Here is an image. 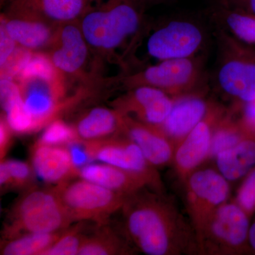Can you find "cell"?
I'll return each instance as SVG.
<instances>
[{"instance_id":"6da1fadb","label":"cell","mask_w":255,"mask_h":255,"mask_svg":"<svg viewBox=\"0 0 255 255\" xmlns=\"http://www.w3.org/2000/svg\"><path fill=\"white\" fill-rule=\"evenodd\" d=\"M121 211L128 239L144 254H199L190 220L164 193L144 188L128 196Z\"/></svg>"},{"instance_id":"7a4b0ae2","label":"cell","mask_w":255,"mask_h":255,"mask_svg":"<svg viewBox=\"0 0 255 255\" xmlns=\"http://www.w3.org/2000/svg\"><path fill=\"white\" fill-rule=\"evenodd\" d=\"M140 0H97L80 20L92 55L120 64L118 50L136 41L145 24Z\"/></svg>"},{"instance_id":"3957f363","label":"cell","mask_w":255,"mask_h":255,"mask_svg":"<svg viewBox=\"0 0 255 255\" xmlns=\"http://www.w3.org/2000/svg\"><path fill=\"white\" fill-rule=\"evenodd\" d=\"M65 78L46 54L30 57L18 75L23 107L33 120L34 132L57 119L60 112L74 102L73 99L63 101Z\"/></svg>"},{"instance_id":"277c9868","label":"cell","mask_w":255,"mask_h":255,"mask_svg":"<svg viewBox=\"0 0 255 255\" xmlns=\"http://www.w3.org/2000/svg\"><path fill=\"white\" fill-rule=\"evenodd\" d=\"M214 82L238 107L255 100V48L218 28Z\"/></svg>"},{"instance_id":"5b68a950","label":"cell","mask_w":255,"mask_h":255,"mask_svg":"<svg viewBox=\"0 0 255 255\" xmlns=\"http://www.w3.org/2000/svg\"><path fill=\"white\" fill-rule=\"evenodd\" d=\"M71 223L54 188L31 189L15 204L4 237L9 240L26 233H56Z\"/></svg>"},{"instance_id":"8992f818","label":"cell","mask_w":255,"mask_h":255,"mask_svg":"<svg viewBox=\"0 0 255 255\" xmlns=\"http://www.w3.org/2000/svg\"><path fill=\"white\" fill-rule=\"evenodd\" d=\"M204 65L200 55L162 60L135 73L114 78L112 81L127 91L137 87H152L177 97L205 87Z\"/></svg>"},{"instance_id":"52a82bcc","label":"cell","mask_w":255,"mask_h":255,"mask_svg":"<svg viewBox=\"0 0 255 255\" xmlns=\"http://www.w3.org/2000/svg\"><path fill=\"white\" fill-rule=\"evenodd\" d=\"M75 178L53 187L72 222L90 221L97 226H105L123 208L128 196Z\"/></svg>"},{"instance_id":"ba28073f","label":"cell","mask_w":255,"mask_h":255,"mask_svg":"<svg viewBox=\"0 0 255 255\" xmlns=\"http://www.w3.org/2000/svg\"><path fill=\"white\" fill-rule=\"evenodd\" d=\"M251 217L235 201L214 211L196 235L199 254L239 255L252 253L248 236Z\"/></svg>"},{"instance_id":"9c48e42d","label":"cell","mask_w":255,"mask_h":255,"mask_svg":"<svg viewBox=\"0 0 255 255\" xmlns=\"http://www.w3.org/2000/svg\"><path fill=\"white\" fill-rule=\"evenodd\" d=\"M84 141V140H83ZM92 161L124 169L141 177L149 189L164 193L157 168L146 159L140 147L122 134L95 141H84Z\"/></svg>"},{"instance_id":"30bf717a","label":"cell","mask_w":255,"mask_h":255,"mask_svg":"<svg viewBox=\"0 0 255 255\" xmlns=\"http://www.w3.org/2000/svg\"><path fill=\"white\" fill-rule=\"evenodd\" d=\"M187 214L196 235L220 206L227 202L229 182L219 171L197 169L184 182Z\"/></svg>"},{"instance_id":"8fae6325","label":"cell","mask_w":255,"mask_h":255,"mask_svg":"<svg viewBox=\"0 0 255 255\" xmlns=\"http://www.w3.org/2000/svg\"><path fill=\"white\" fill-rule=\"evenodd\" d=\"M205 30L195 21L174 19L159 26L147 40V53L162 61L197 56L205 46Z\"/></svg>"},{"instance_id":"7c38bea8","label":"cell","mask_w":255,"mask_h":255,"mask_svg":"<svg viewBox=\"0 0 255 255\" xmlns=\"http://www.w3.org/2000/svg\"><path fill=\"white\" fill-rule=\"evenodd\" d=\"M227 111L222 105L211 101L204 118L176 147L172 164L182 182L209 159L215 128Z\"/></svg>"},{"instance_id":"4fadbf2b","label":"cell","mask_w":255,"mask_h":255,"mask_svg":"<svg viewBox=\"0 0 255 255\" xmlns=\"http://www.w3.org/2000/svg\"><path fill=\"white\" fill-rule=\"evenodd\" d=\"M46 49L50 63L63 76L85 78V68L92 53L80 21L58 25Z\"/></svg>"},{"instance_id":"5bb4252c","label":"cell","mask_w":255,"mask_h":255,"mask_svg":"<svg viewBox=\"0 0 255 255\" xmlns=\"http://www.w3.org/2000/svg\"><path fill=\"white\" fill-rule=\"evenodd\" d=\"M173 103V97L162 90L141 86L127 90L112 102V107L123 115L157 127L163 123Z\"/></svg>"},{"instance_id":"9a60e30c","label":"cell","mask_w":255,"mask_h":255,"mask_svg":"<svg viewBox=\"0 0 255 255\" xmlns=\"http://www.w3.org/2000/svg\"><path fill=\"white\" fill-rule=\"evenodd\" d=\"M206 88L174 97V103L164 122L157 126L177 147L205 117L211 101L206 97ZM155 127V126H154Z\"/></svg>"},{"instance_id":"2e32d148","label":"cell","mask_w":255,"mask_h":255,"mask_svg":"<svg viewBox=\"0 0 255 255\" xmlns=\"http://www.w3.org/2000/svg\"><path fill=\"white\" fill-rule=\"evenodd\" d=\"M97 0H13L4 14L38 18L55 25L80 21Z\"/></svg>"},{"instance_id":"e0dca14e","label":"cell","mask_w":255,"mask_h":255,"mask_svg":"<svg viewBox=\"0 0 255 255\" xmlns=\"http://www.w3.org/2000/svg\"><path fill=\"white\" fill-rule=\"evenodd\" d=\"M121 134L135 142L146 159L157 168L172 164L175 145L158 128L124 115Z\"/></svg>"},{"instance_id":"ac0fdd59","label":"cell","mask_w":255,"mask_h":255,"mask_svg":"<svg viewBox=\"0 0 255 255\" xmlns=\"http://www.w3.org/2000/svg\"><path fill=\"white\" fill-rule=\"evenodd\" d=\"M31 167L38 179L58 184L78 177V170L67 146L45 145L36 142L31 148Z\"/></svg>"},{"instance_id":"d6986e66","label":"cell","mask_w":255,"mask_h":255,"mask_svg":"<svg viewBox=\"0 0 255 255\" xmlns=\"http://www.w3.org/2000/svg\"><path fill=\"white\" fill-rule=\"evenodd\" d=\"M1 23L18 46L27 50L48 48L58 26L38 18L4 13L1 14Z\"/></svg>"},{"instance_id":"ffe728a7","label":"cell","mask_w":255,"mask_h":255,"mask_svg":"<svg viewBox=\"0 0 255 255\" xmlns=\"http://www.w3.org/2000/svg\"><path fill=\"white\" fill-rule=\"evenodd\" d=\"M78 177L127 196L149 188L139 176L100 162H92L82 167L78 170Z\"/></svg>"},{"instance_id":"44dd1931","label":"cell","mask_w":255,"mask_h":255,"mask_svg":"<svg viewBox=\"0 0 255 255\" xmlns=\"http://www.w3.org/2000/svg\"><path fill=\"white\" fill-rule=\"evenodd\" d=\"M123 118L113 107H94L82 114L74 128L80 140L95 141L121 134Z\"/></svg>"},{"instance_id":"7402d4cb","label":"cell","mask_w":255,"mask_h":255,"mask_svg":"<svg viewBox=\"0 0 255 255\" xmlns=\"http://www.w3.org/2000/svg\"><path fill=\"white\" fill-rule=\"evenodd\" d=\"M214 159L218 171L228 182L244 178L255 167V135L249 134Z\"/></svg>"},{"instance_id":"603a6c76","label":"cell","mask_w":255,"mask_h":255,"mask_svg":"<svg viewBox=\"0 0 255 255\" xmlns=\"http://www.w3.org/2000/svg\"><path fill=\"white\" fill-rule=\"evenodd\" d=\"M87 236L78 255H130L134 250L128 240L105 226Z\"/></svg>"},{"instance_id":"cb8c5ba5","label":"cell","mask_w":255,"mask_h":255,"mask_svg":"<svg viewBox=\"0 0 255 255\" xmlns=\"http://www.w3.org/2000/svg\"><path fill=\"white\" fill-rule=\"evenodd\" d=\"M213 16L220 28L246 44L255 45V14L219 6Z\"/></svg>"},{"instance_id":"d4e9b609","label":"cell","mask_w":255,"mask_h":255,"mask_svg":"<svg viewBox=\"0 0 255 255\" xmlns=\"http://www.w3.org/2000/svg\"><path fill=\"white\" fill-rule=\"evenodd\" d=\"M64 231L51 233H26L6 240L1 246L3 255H43Z\"/></svg>"},{"instance_id":"484cf974","label":"cell","mask_w":255,"mask_h":255,"mask_svg":"<svg viewBox=\"0 0 255 255\" xmlns=\"http://www.w3.org/2000/svg\"><path fill=\"white\" fill-rule=\"evenodd\" d=\"M233 113L228 110L215 128L209 159H214L220 152L236 145L251 134L243 129Z\"/></svg>"},{"instance_id":"4316f807","label":"cell","mask_w":255,"mask_h":255,"mask_svg":"<svg viewBox=\"0 0 255 255\" xmlns=\"http://www.w3.org/2000/svg\"><path fill=\"white\" fill-rule=\"evenodd\" d=\"M81 223L70 229L67 228L43 255H78L87 237L82 233Z\"/></svg>"},{"instance_id":"83f0119b","label":"cell","mask_w":255,"mask_h":255,"mask_svg":"<svg viewBox=\"0 0 255 255\" xmlns=\"http://www.w3.org/2000/svg\"><path fill=\"white\" fill-rule=\"evenodd\" d=\"M78 139L75 128L57 119L45 127L37 142L48 145L67 146Z\"/></svg>"},{"instance_id":"f1b7e54d","label":"cell","mask_w":255,"mask_h":255,"mask_svg":"<svg viewBox=\"0 0 255 255\" xmlns=\"http://www.w3.org/2000/svg\"><path fill=\"white\" fill-rule=\"evenodd\" d=\"M234 201L250 217L255 214V167L244 177Z\"/></svg>"},{"instance_id":"f546056e","label":"cell","mask_w":255,"mask_h":255,"mask_svg":"<svg viewBox=\"0 0 255 255\" xmlns=\"http://www.w3.org/2000/svg\"><path fill=\"white\" fill-rule=\"evenodd\" d=\"M11 177V187L22 189L31 184L33 172L27 162L14 159H5Z\"/></svg>"},{"instance_id":"4dcf8cb0","label":"cell","mask_w":255,"mask_h":255,"mask_svg":"<svg viewBox=\"0 0 255 255\" xmlns=\"http://www.w3.org/2000/svg\"><path fill=\"white\" fill-rule=\"evenodd\" d=\"M67 147L70 151L74 166L78 170L86 164L93 162L83 140L78 139L70 142Z\"/></svg>"},{"instance_id":"1f68e13d","label":"cell","mask_w":255,"mask_h":255,"mask_svg":"<svg viewBox=\"0 0 255 255\" xmlns=\"http://www.w3.org/2000/svg\"><path fill=\"white\" fill-rule=\"evenodd\" d=\"M234 110L241 113L238 122L246 132L255 135V100L238 107Z\"/></svg>"},{"instance_id":"d6a6232c","label":"cell","mask_w":255,"mask_h":255,"mask_svg":"<svg viewBox=\"0 0 255 255\" xmlns=\"http://www.w3.org/2000/svg\"><path fill=\"white\" fill-rule=\"evenodd\" d=\"M18 45L8 34L3 24H0V66L1 68L7 63L16 53Z\"/></svg>"},{"instance_id":"836d02e7","label":"cell","mask_w":255,"mask_h":255,"mask_svg":"<svg viewBox=\"0 0 255 255\" xmlns=\"http://www.w3.org/2000/svg\"><path fill=\"white\" fill-rule=\"evenodd\" d=\"M12 130L6 122L4 114L1 115L0 120V159H5V156L9 150L12 139Z\"/></svg>"},{"instance_id":"e575fe53","label":"cell","mask_w":255,"mask_h":255,"mask_svg":"<svg viewBox=\"0 0 255 255\" xmlns=\"http://www.w3.org/2000/svg\"><path fill=\"white\" fill-rule=\"evenodd\" d=\"M218 5L255 14V0H218Z\"/></svg>"},{"instance_id":"d590c367","label":"cell","mask_w":255,"mask_h":255,"mask_svg":"<svg viewBox=\"0 0 255 255\" xmlns=\"http://www.w3.org/2000/svg\"><path fill=\"white\" fill-rule=\"evenodd\" d=\"M0 184L1 190L6 188L11 187V177L4 159L1 160L0 163Z\"/></svg>"},{"instance_id":"8d00e7d4","label":"cell","mask_w":255,"mask_h":255,"mask_svg":"<svg viewBox=\"0 0 255 255\" xmlns=\"http://www.w3.org/2000/svg\"><path fill=\"white\" fill-rule=\"evenodd\" d=\"M248 241H249L250 248H251L252 253L255 254V221L252 223L251 227H250Z\"/></svg>"},{"instance_id":"74e56055","label":"cell","mask_w":255,"mask_h":255,"mask_svg":"<svg viewBox=\"0 0 255 255\" xmlns=\"http://www.w3.org/2000/svg\"><path fill=\"white\" fill-rule=\"evenodd\" d=\"M13 0H1V1H3V2L6 3V4H9V2H11V1H12Z\"/></svg>"},{"instance_id":"f35d334b","label":"cell","mask_w":255,"mask_h":255,"mask_svg":"<svg viewBox=\"0 0 255 255\" xmlns=\"http://www.w3.org/2000/svg\"><path fill=\"white\" fill-rule=\"evenodd\" d=\"M140 1H142H142H145V0H140Z\"/></svg>"}]
</instances>
